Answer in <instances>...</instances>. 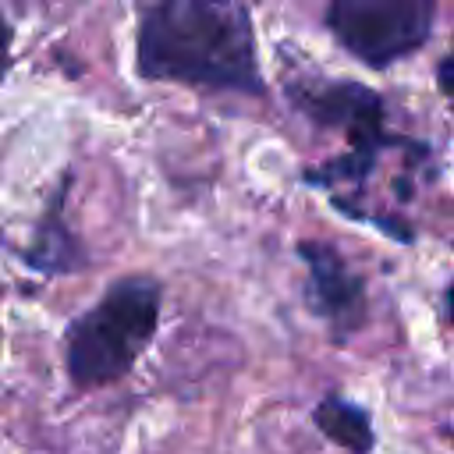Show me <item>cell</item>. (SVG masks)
I'll use <instances>...</instances> for the list:
<instances>
[{
  "label": "cell",
  "mask_w": 454,
  "mask_h": 454,
  "mask_svg": "<svg viewBox=\"0 0 454 454\" xmlns=\"http://www.w3.org/2000/svg\"><path fill=\"white\" fill-rule=\"evenodd\" d=\"M135 71L149 82H181L262 96L255 32L241 0H160L138 21Z\"/></svg>",
  "instance_id": "1"
},
{
  "label": "cell",
  "mask_w": 454,
  "mask_h": 454,
  "mask_svg": "<svg viewBox=\"0 0 454 454\" xmlns=\"http://www.w3.org/2000/svg\"><path fill=\"white\" fill-rule=\"evenodd\" d=\"M160 298V280L145 273L110 284V291L67 330V376L82 390L121 380L156 333Z\"/></svg>",
  "instance_id": "2"
},
{
  "label": "cell",
  "mask_w": 454,
  "mask_h": 454,
  "mask_svg": "<svg viewBox=\"0 0 454 454\" xmlns=\"http://www.w3.org/2000/svg\"><path fill=\"white\" fill-rule=\"evenodd\" d=\"M291 103L319 128L344 131L348 153L309 170L312 184L333 188V184H355L362 188L365 177L380 167L383 153H404L415 149V138H401L387 131L383 124V99L358 85V82H333V78H294L287 82Z\"/></svg>",
  "instance_id": "3"
},
{
  "label": "cell",
  "mask_w": 454,
  "mask_h": 454,
  "mask_svg": "<svg viewBox=\"0 0 454 454\" xmlns=\"http://www.w3.org/2000/svg\"><path fill=\"white\" fill-rule=\"evenodd\" d=\"M433 21V0H330L326 11L333 39L369 67H390L422 50Z\"/></svg>",
  "instance_id": "4"
},
{
  "label": "cell",
  "mask_w": 454,
  "mask_h": 454,
  "mask_svg": "<svg viewBox=\"0 0 454 454\" xmlns=\"http://www.w3.org/2000/svg\"><path fill=\"white\" fill-rule=\"evenodd\" d=\"M301 262L309 266V305L323 316L337 337H348L365 319L362 277L344 262V255L326 241H301Z\"/></svg>",
  "instance_id": "5"
},
{
  "label": "cell",
  "mask_w": 454,
  "mask_h": 454,
  "mask_svg": "<svg viewBox=\"0 0 454 454\" xmlns=\"http://www.w3.org/2000/svg\"><path fill=\"white\" fill-rule=\"evenodd\" d=\"M25 262L43 270V273H67L82 262V252H78V245H74V238L64 223V192L53 195L46 216L39 220L35 245L25 252Z\"/></svg>",
  "instance_id": "6"
},
{
  "label": "cell",
  "mask_w": 454,
  "mask_h": 454,
  "mask_svg": "<svg viewBox=\"0 0 454 454\" xmlns=\"http://www.w3.org/2000/svg\"><path fill=\"white\" fill-rule=\"evenodd\" d=\"M312 415H316V426H319L333 443L348 447L351 454H369V450H372V422H369V415H365L358 404L344 401L340 394L323 397Z\"/></svg>",
  "instance_id": "7"
},
{
  "label": "cell",
  "mask_w": 454,
  "mask_h": 454,
  "mask_svg": "<svg viewBox=\"0 0 454 454\" xmlns=\"http://www.w3.org/2000/svg\"><path fill=\"white\" fill-rule=\"evenodd\" d=\"M7 67H11V25H7L4 14H0V82H4Z\"/></svg>",
  "instance_id": "8"
},
{
  "label": "cell",
  "mask_w": 454,
  "mask_h": 454,
  "mask_svg": "<svg viewBox=\"0 0 454 454\" xmlns=\"http://www.w3.org/2000/svg\"><path fill=\"white\" fill-rule=\"evenodd\" d=\"M450 64H454L450 57L440 60V92H450Z\"/></svg>",
  "instance_id": "9"
}]
</instances>
